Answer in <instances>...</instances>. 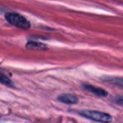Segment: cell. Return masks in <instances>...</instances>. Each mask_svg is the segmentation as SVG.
I'll return each mask as SVG.
<instances>
[{
  "label": "cell",
  "instance_id": "7a4b0ae2",
  "mask_svg": "<svg viewBox=\"0 0 123 123\" xmlns=\"http://www.w3.org/2000/svg\"><path fill=\"white\" fill-rule=\"evenodd\" d=\"M79 114L83 117H85L91 121H98V122H111L112 121V117L111 115L101 112V111L84 110V111H81Z\"/></svg>",
  "mask_w": 123,
  "mask_h": 123
},
{
  "label": "cell",
  "instance_id": "277c9868",
  "mask_svg": "<svg viewBox=\"0 0 123 123\" xmlns=\"http://www.w3.org/2000/svg\"><path fill=\"white\" fill-rule=\"evenodd\" d=\"M57 99L60 102L68 105H75L79 102V98L72 94H62L58 96Z\"/></svg>",
  "mask_w": 123,
  "mask_h": 123
},
{
  "label": "cell",
  "instance_id": "3957f363",
  "mask_svg": "<svg viewBox=\"0 0 123 123\" xmlns=\"http://www.w3.org/2000/svg\"><path fill=\"white\" fill-rule=\"evenodd\" d=\"M83 87L89 92L94 94V95L98 96V97H105L108 95V92L105 89H101L99 87H95L94 85H90V84H84Z\"/></svg>",
  "mask_w": 123,
  "mask_h": 123
},
{
  "label": "cell",
  "instance_id": "8992f818",
  "mask_svg": "<svg viewBox=\"0 0 123 123\" xmlns=\"http://www.w3.org/2000/svg\"><path fill=\"white\" fill-rule=\"evenodd\" d=\"M105 81L107 83L113 84V85L116 86L123 89V78L122 77H108L104 79Z\"/></svg>",
  "mask_w": 123,
  "mask_h": 123
},
{
  "label": "cell",
  "instance_id": "52a82bcc",
  "mask_svg": "<svg viewBox=\"0 0 123 123\" xmlns=\"http://www.w3.org/2000/svg\"><path fill=\"white\" fill-rule=\"evenodd\" d=\"M0 84H4L6 86H9V87H14V84L11 79H9L8 77L3 75L2 74H0Z\"/></svg>",
  "mask_w": 123,
  "mask_h": 123
},
{
  "label": "cell",
  "instance_id": "ba28073f",
  "mask_svg": "<svg viewBox=\"0 0 123 123\" xmlns=\"http://www.w3.org/2000/svg\"><path fill=\"white\" fill-rule=\"evenodd\" d=\"M115 104L118 105L123 106V95H120V96H116L113 99Z\"/></svg>",
  "mask_w": 123,
  "mask_h": 123
},
{
  "label": "cell",
  "instance_id": "5b68a950",
  "mask_svg": "<svg viewBox=\"0 0 123 123\" xmlns=\"http://www.w3.org/2000/svg\"><path fill=\"white\" fill-rule=\"evenodd\" d=\"M25 48L29 51H46L48 49V46L42 42L29 41L28 43H26Z\"/></svg>",
  "mask_w": 123,
  "mask_h": 123
},
{
  "label": "cell",
  "instance_id": "6da1fadb",
  "mask_svg": "<svg viewBox=\"0 0 123 123\" xmlns=\"http://www.w3.org/2000/svg\"><path fill=\"white\" fill-rule=\"evenodd\" d=\"M5 19L12 25L21 30H28L31 28V23L28 19H26L24 16L18 13L9 12L4 15Z\"/></svg>",
  "mask_w": 123,
  "mask_h": 123
}]
</instances>
